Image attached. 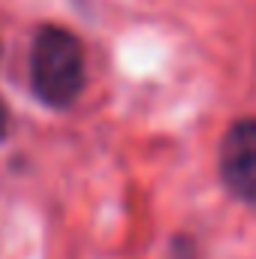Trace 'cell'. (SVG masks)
<instances>
[{
  "label": "cell",
  "mask_w": 256,
  "mask_h": 259,
  "mask_svg": "<svg viewBox=\"0 0 256 259\" xmlns=\"http://www.w3.org/2000/svg\"><path fill=\"white\" fill-rule=\"evenodd\" d=\"M30 84L33 94L52 106L66 109L84 88V49L66 27H42L30 46Z\"/></svg>",
  "instance_id": "1"
},
{
  "label": "cell",
  "mask_w": 256,
  "mask_h": 259,
  "mask_svg": "<svg viewBox=\"0 0 256 259\" xmlns=\"http://www.w3.org/2000/svg\"><path fill=\"white\" fill-rule=\"evenodd\" d=\"M220 178L229 193L256 202V118H241L220 142Z\"/></svg>",
  "instance_id": "2"
},
{
  "label": "cell",
  "mask_w": 256,
  "mask_h": 259,
  "mask_svg": "<svg viewBox=\"0 0 256 259\" xmlns=\"http://www.w3.org/2000/svg\"><path fill=\"white\" fill-rule=\"evenodd\" d=\"M9 133V109H6V103L0 100V139Z\"/></svg>",
  "instance_id": "3"
}]
</instances>
